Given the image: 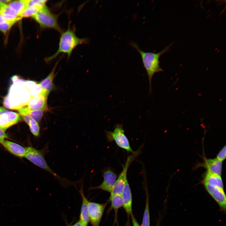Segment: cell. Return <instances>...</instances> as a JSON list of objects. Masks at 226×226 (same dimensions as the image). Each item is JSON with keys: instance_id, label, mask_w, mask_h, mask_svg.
<instances>
[{"instance_id": "1", "label": "cell", "mask_w": 226, "mask_h": 226, "mask_svg": "<svg viewBox=\"0 0 226 226\" xmlns=\"http://www.w3.org/2000/svg\"><path fill=\"white\" fill-rule=\"evenodd\" d=\"M18 80L11 85L4 100V106L9 109L18 110L27 106L32 97L31 90L37 84L34 81Z\"/></svg>"}, {"instance_id": "2", "label": "cell", "mask_w": 226, "mask_h": 226, "mask_svg": "<svg viewBox=\"0 0 226 226\" xmlns=\"http://www.w3.org/2000/svg\"><path fill=\"white\" fill-rule=\"evenodd\" d=\"M173 44H170L159 52L154 53L142 51L138 45L134 42L132 41L130 43V45L139 52L141 56L148 79L150 92H151L152 79L153 75L156 73L163 71L160 66L159 57L162 54L169 51Z\"/></svg>"}, {"instance_id": "3", "label": "cell", "mask_w": 226, "mask_h": 226, "mask_svg": "<svg viewBox=\"0 0 226 226\" xmlns=\"http://www.w3.org/2000/svg\"><path fill=\"white\" fill-rule=\"evenodd\" d=\"M87 40L85 38H80L76 35L75 31L70 27L61 33L58 48L53 55L46 58L47 62L56 58L61 53L66 54L67 57L71 55L73 50L78 46L86 43Z\"/></svg>"}, {"instance_id": "4", "label": "cell", "mask_w": 226, "mask_h": 226, "mask_svg": "<svg viewBox=\"0 0 226 226\" xmlns=\"http://www.w3.org/2000/svg\"><path fill=\"white\" fill-rule=\"evenodd\" d=\"M25 148L24 157L37 166L49 173L63 187L75 186L76 182L61 177L51 169L45 160L42 150H37L31 147H26Z\"/></svg>"}, {"instance_id": "5", "label": "cell", "mask_w": 226, "mask_h": 226, "mask_svg": "<svg viewBox=\"0 0 226 226\" xmlns=\"http://www.w3.org/2000/svg\"><path fill=\"white\" fill-rule=\"evenodd\" d=\"M32 18L43 29H52L61 33L62 32L58 23V16L52 13L46 6Z\"/></svg>"}, {"instance_id": "6", "label": "cell", "mask_w": 226, "mask_h": 226, "mask_svg": "<svg viewBox=\"0 0 226 226\" xmlns=\"http://www.w3.org/2000/svg\"><path fill=\"white\" fill-rule=\"evenodd\" d=\"M141 152V148H140L127 157L125 165L117 178L113 189L110 193V196L115 195H122L124 185L127 180V174L128 168L131 163L140 154Z\"/></svg>"}, {"instance_id": "7", "label": "cell", "mask_w": 226, "mask_h": 226, "mask_svg": "<svg viewBox=\"0 0 226 226\" xmlns=\"http://www.w3.org/2000/svg\"><path fill=\"white\" fill-rule=\"evenodd\" d=\"M106 136L109 141H114L119 147L128 152H134L131 148L129 141L125 134L122 124H117L113 131L106 132Z\"/></svg>"}, {"instance_id": "8", "label": "cell", "mask_w": 226, "mask_h": 226, "mask_svg": "<svg viewBox=\"0 0 226 226\" xmlns=\"http://www.w3.org/2000/svg\"><path fill=\"white\" fill-rule=\"evenodd\" d=\"M107 202L99 203L88 201L89 221L92 226H99Z\"/></svg>"}, {"instance_id": "9", "label": "cell", "mask_w": 226, "mask_h": 226, "mask_svg": "<svg viewBox=\"0 0 226 226\" xmlns=\"http://www.w3.org/2000/svg\"><path fill=\"white\" fill-rule=\"evenodd\" d=\"M102 174L103 180L102 183L98 186L91 187L89 189H100L110 193L117 179V175L111 168L105 169Z\"/></svg>"}, {"instance_id": "10", "label": "cell", "mask_w": 226, "mask_h": 226, "mask_svg": "<svg viewBox=\"0 0 226 226\" xmlns=\"http://www.w3.org/2000/svg\"><path fill=\"white\" fill-rule=\"evenodd\" d=\"M206 191L218 203L221 209L226 211V197L224 189L202 183Z\"/></svg>"}, {"instance_id": "11", "label": "cell", "mask_w": 226, "mask_h": 226, "mask_svg": "<svg viewBox=\"0 0 226 226\" xmlns=\"http://www.w3.org/2000/svg\"><path fill=\"white\" fill-rule=\"evenodd\" d=\"M21 120L19 114L5 109L0 112V128L5 131Z\"/></svg>"}, {"instance_id": "12", "label": "cell", "mask_w": 226, "mask_h": 226, "mask_svg": "<svg viewBox=\"0 0 226 226\" xmlns=\"http://www.w3.org/2000/svg\"><path fill=\"white\" fill-rule=\"evenodd\" d=\"M48 94L43 90L40 94L32 96L26 106L31 110L47 109V103Z\"/></svg>"}, {"instance_id": "13", "label": "cell", "mask_w": 226, "mask_h": 226, "mask_svg": "<svg viewBox=\"0 0 226 226\" xmlns=\"http://www.w3.org/2000/svg\"><path fill=\"white\" fill-rule=\"evenodd\" d=\"M81 186L80 190L79 191L82 200L79 220L81 223L82 226H88L89 222L88 201L84 195L82 183Z\"/></svg>"}, {"instance_id": "14", "label": "cell", "mask_w": 226, "mask_h": 226, "mask_svg": "<svg viewBox=\"0 0 226 226\" xmlns=\"http://www.w3.org/2000/svg\"><path fill=\"white\" fill-rule=\"evenodd\" d=\"M121 196L123 200V207L127 216L129 217L133 213L132 209V200L131 189L127 180L124 185Z\"/></svg>"}, {"instance_id": "15", "label": "cell", "mask_w": 226, "mask_h": 226, "mask_svg": "<svg viewBox=\"0 0 226 226\" xmlns=\"http://www.w3.org/2000/svg\"><path fill=\"white\" fill-rule=\"evenodd\" d=\"M0 14L7 21L13 24L22 18L7 4L0 1Z\"/></svg>"}, {"instance_id": "16", "label": "cell", "mask_w": 226, "mask_h": 226, "mask_svg": "<svg viewBox=\"0 0 226 226\" xmlns=\"http://www.w3.org/2000/svg\"><path fill=\"white\" fill-rule=\"evenodd\" d=\"M199 166L206 169L207 171L221 175L222 173V162L216 158L213 159H205L203 163Z\"/></svg>"}, {"instance_id": "17", "label": "cell", "mask_w": 226, "mask_h": 226, "mask_svg": "<svg viewBox=\"0 0 226 226\" xmlns=\"http://www.w3.org/2000/svg\"><path fill=\"white\" fill-rule=\"evenodd\" d=\"M8 151L19 157H24L25 154V148L14 142L4 140L1 143Z\"/></svg>"}, {"instance_id": "18", "label": "cell", "mask_w": 226, "mask_h": 226, "mask_svg": "<svg viewBox=\"0 0 226 226\" xmlns=\"http://www.w3.org/2000/svg\"><path fill=\"white\" fill-rule=\"evenodd\" d=\"M47 109H42L36 110H30L26 106L18 110L21 116H28L38 122L42 119L45 111Z\"/></svg>"}, {"instance_id": "19", "label": "cell", "mask_w": 226, "mask_h": 226, "mask_svg": "<svg viewBox=\"0 0 226 226\" xmlns=\"http://www.w3.org/2000/svg\"><path fill=\"white\" fill-rule=\"evenodd\" d=\"M202 183L223 189L222 179L220 175L218 174L207 171L205 174Z\"/></svg>"}, {"instance_id": "20", "label": "cell", "mask_w": 226, "mask_h": 226, "mask_svg": "<svg viewBox=\"0 0 226 226\" xmlns=\"http://www.w3.org/2000/svg\"><path fill=\"white\" fill-rule=\"evenodd\" d=\"M57 63V62L47 76L39 83L42 89L48 94L53 90L54 86L53 80Z\"/></svg>"}, {"instance_id": "21", "label": "cell", "mask_w": 226, "mask_h": 226, "mask_svg": "<svg viewBox=\"0 0 226 226\" xmlns=\"http://www.w3.org/2000/svg\"><path fill=\"white\" fill-rule=\"evenodd\" d=\"M7 4L18 15L21 16L25 9L27 7L26 0L11 1Z\"/></svg>"}, {"instance_id": "22", "label": "cell", "mask_w": 226, "mask_h": 226, "mask_svg": "<svg viewBox=\"0 0 226 226\" xmlns=\"http://www.w3.org/2000/svg\"><path fill=\"white\" fill-rule=\"evenodd\" d=\"M108 201L111 202V208L115 211V214L117 213L118 210L123 207V202L121 195H115L110 196Z\"/></svg>"}, {"instance_id": "23", "label": "cell", "mask_w": 226, "mask_h": 226, "mask_svg": "<svg viewBox=\"0 0 226 226\" xmlns=\"http://www.w3.org/2000/svg\"><path fill=\"white\" fill-rule=\"evenodd\" d=\"M148 193L147 191L146 204L143 214L142 226H150V218Z\"/></svg>"}, {"instance_id": "24", "label": "cell", "mask_w": 226, "mask_h": 226, "mask_svg": "<svg viewBox=\"0 0 226 226\" xmlns=\"http://www.w3.org/2000/svg\"><path fill=\"white\" fill-rule=\"evenodd\" d=\"M27 124L33 135L36 137H38L40 134V128L38 122L30 118Z\"/></svg>"}, {"instance_id": "25", "label": "cell", "mask_w": 226, "mask_h": 226, "mask_svg": "<svg viewBox=\"0 0 226 226\" xmlns=\"http://www.w3.org/2000/svg\"><path fill=\"white\" fill-rule=\"evenodd\" d=\"M41 9L35 6L27 7L22 13L21 16L23 17H29L34 16Z\"/></svg>"}, {"instance_id": "26", "label": "cell", "mask_w": 226, "mask_h": 226, "mask_svg": "<svg viewBox=\"0 0 226 226\" xmlns=\"http://www.w3.org/2000/svg\"><path fill=\"white\" fill-rule=\"evenodd\" d=\"M13 24L7 21L0 14V30L6 33Z\"/></svg>"}, {"instance_id": "27", "label": "cell", "mask_w": 226, "mask_h": 226, "mask_svg": "<svg viewBox=\"0 0 226 226\" xmlns=\"http://www.w3.org/2000/svg\"><path fill=\"white\" fill-rule=\"evenodd\" d=\"M47 0H26L27 7L35 6L42 9L46 6Z\"/></svg>"}, {"instance_id": "28", "label": "cell", "mask_w": 226, "mask_h": 226, "mask_svg": "<svg viewBox=\"0 0 226 226\" xmlns=\"http://www.w3.org/2000/svg\"><path fill=\"white\" fill-rule=\"evenodd\" d=\"M226 146H225L220 150L217 155L216 159L221 162L225 159L226 156Z\"/></svg>"}, {"instance_id": "29", "label": "cell", "mask_w": 226, "mask_h": 226, "mask_svg": "<svg viewBox=\"0 0 226 226\" xmlns=\"http://www.w3.org/2000/svg\"><path fill=\"white\" fill-rule=\"evenodd\" d=\"M7 135L5 133V131L0 128V143L5 140V138H7Z\"/></svg>"}, {"instance_id": "30", "label": "cell", "mask_w": 226, "mask_h": 226, "mask_svg": "<svg viewBox=\"0 0 226 226\" xmlns=\"http://www.w3.org/2000/svg\"><path fill=\"white\" fill-rule=\"evenodd\" d=\"M130 216L133 226H140L136 219L135 218L133 213Z\"/></svg>"}, {"instance_id": "31", "label": "cell", "mask_w": 226, "mask_h": 226, "mask_svg": "<svg viewBox=\"0 0 226 226\" xmlns=\"http://www.w3.org/2000/svg\"><path fill=\"white\" fill-rule=\"evenodd\" d=\"M67 226H82V225L80 222L79 220L73 225H67Z\"/></svg>"}, {"instance_id": "32", "label": "cell", "mask_w": 226, "mask_h": 226, "mask_svg": "<svg viewBox=\"0 0 226 226\" xmlns=\"http://www.w3.org/2000/svg\"><path fill=\"white\" fill-rule=\"evenodd\" d=\"M5 109L4 108L2 107H0V112L2 111L5 110Z\"/></svg>"}]
</instances>
